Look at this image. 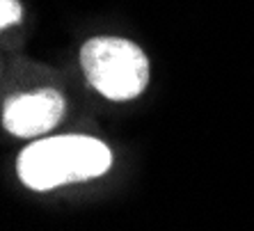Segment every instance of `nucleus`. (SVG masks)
Wrapping results in <instances>:
<instances>
[{"instance_id": "1", "label": "nucleus", "mask_w": 254, "mask_h": 231, "mask_svg": "<svg viewBox=\"0 0 254 231\" xmlns=\"http://www.w3.org/2000/svg\"><path fill=\"white\" fill-rule=\"evenodd\" d=\"M113 165L106 144L89 135H55L25 147L16 160V174L32 190H53L103 176Z\"/></svg>"}, {"instance_id": "2", "label": "nucleus", "mask_w": 254, "mask_h": 231, "mask_svg": "<svg viewBox=\"0 0 254 231\" xmlns=\"http://www.w3.org/2000/svg\"><path fill=\"white\" fill-rule=\"evenodd\" d=\"M87 83L110 101H130L149 83V59L137 44L122 37H94L80 48Z\"/></svg>"}, {"instance_id": "3", "label": "nucleus", "mask_w": 254, "mask_h": 231, "mask_svg": "<svg viewBox=\"0 0 254 231\" xmlns=\"http://www.w3.org/2000/svg\"><path fill=\"white\" fill-rule=\"evenodd\" d=\"M64 115V96L58 89H37L12 96L2 108V126L16 137L48 133Z\"/></svg>"}, {"instance_id": "4", "label": "nucleus", "mask_w": 254, "mask_h": 231, "mask_svg": "<svg viewBox=\"0 0 254 231\" xmlns=\"http://www.w3.org/2000/svg\"><path fill=\"white\" fill-rule=\"evenodd\" d=\"M18 21H21V2L18 0H0V25L9 28Z\"/></svg>"}]
</instances>
